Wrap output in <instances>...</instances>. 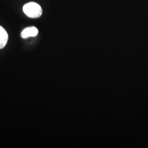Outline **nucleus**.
I'll use <instances>...</instances> for the list:
<instances>
[{"instance_id":"1","label":"nucleus","mask_w":148,"mask_h":148,"mask_svg":"<svg viewBox=\"0 0 148 148\" xmlns=\"http://www.w3.org/2000/svg\"><path fill=\"white\" fill-rule=\"evenodd\" d=\"M23 11L28 17L37 18L42 15V10L41 6L35 2H29L23 7Z\"/></svg>"},{"instance_id":"2","label":"nucleus","mask_w":148,"mask_h":148,"mask_svg":"<svg viewBox=\"0 0 148 148\" xmlns=\"http://www.w3.org/2000/svg\"><path fill=\"white\" fill-rule=\"evenodd\" d=\"M38 29L35 27H29L21 32V37L26 38L29 37H35L38 34Z\"/></svg>"},{"instance_id":"3","label":"nucleus","mask_w":148,"mask_h":148,"mask_svg":"<svg viewBox=\"0 0 148 148\" xmlns=\"http://www.w3.org/2000/svg\"><path fill=\"white\" fill-rule=\"evenodd\" d=\"M8 39V35L5 29L0 26V49L5 47Z\"/></svg>"}]
</instances>
